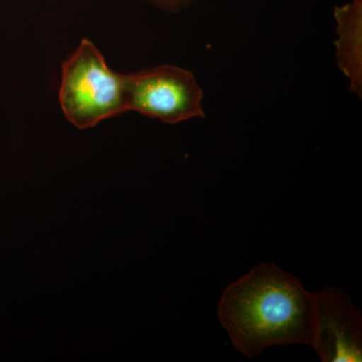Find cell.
Instances as JSON below:
<instances>
[{
  "label": "cell",
  "mask_w": 362,
  "mask_h": 362,
  "mask_svg": "<svg viewBox=\"0 0 362 362\" xmlns=\"http://www.w3.org/2000/svg\"><path fill=\"white\" fill-rule=\"evenodd\" d=\"M162 11L170 13H178L188 8L194 0H142Z\"/></svg>",
  "instance_id": "cell-6"
},
{
  "label": "cell",
  "mask_w": 362,
  "mask_h": 362,
  "mask_svg": "<svg viewBox=\"0 0 362 362\" xmlns=\"http://www.w3.org/2000/svg\"><path fill=\"white\" fill-rule=\"evenodd\" d=\"M59 101L78 129L126 113L124 74L112 70L96 45L84 39L62 65Z\"/></svg>",
  "instance_id": "cell-2"
},
{
  "label": "cell",
  "mask_w": 362,
  "mask_h": 362,
  "mask_svg": "<svg viewBox=\"0 0 362 362\" xmlns=\"http://www.w3.org/2000/svg\"><path fill=\"white\" fill-rule=\"evenodd\" d=\"M126 112H136L165 124L204 118V90L194 74L173 65L124 74Z\"/></svg>",
  "instance_id": "cell-3"
},
{
  "label": "cell",
  "mask_w": 362,
  "mask_h": 362,
  "mask_svg": "<svg viewBox=\"0 0 362 362\" xmlns=\"http://www.w3.org/2000/svg\"><path fill=\"white\" fill-rule=\"evenodd\" d=\"M337 63L352 94L362 97V0L335 6Z\"/></svg>",
  "instance_id": "cell-5"
},
{
  "label": "cell",
  "mask_w": 362,
  "mask_h": 362,
  "mask_svg": "<svg viewBox=\"0 0 362 362\" xmlns=\"http://www.w3.org/2000/svg\"><path fill=\"white\" fill-rule=\"evenodd\" d=\"M315 331L312 349L323 362L362 361V316L340 288L314 293Z\"/></svg>",
  "instance_id": "cell-4"
},
{
  "label": "cell",
  "mask_w": 362,
  "mask_h": 362,
  "mask_svg": "<svg viewBox=\"0 0 362 362\" xmlns=\"http://www.w3.org/2000/svg\"><path fill=\"white\" fill-rule=\"evenodd\" d=\"M316 302L292 274L263 263L223 290L218 306L221 325L247 358L275 345L312 346Z\"/></svg>",
  "instance_id": "cell-1"
}]
</instances>
